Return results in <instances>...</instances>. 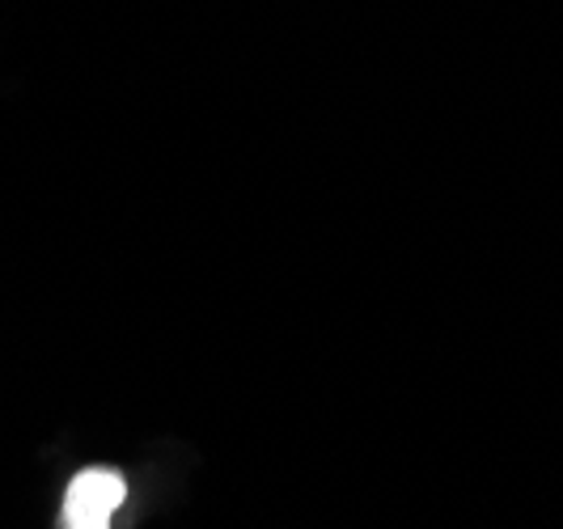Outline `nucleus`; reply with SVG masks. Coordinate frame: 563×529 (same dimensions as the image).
I'll use <instances>...</instances> for the list:
<instances>
[{
  "mask_svg": "<svg viewBox=\"0 0 563 529\" xmlns=\"http://www.w3.org/2000/svg\"><path fill=\"white\" fill-rule=\"evenodd\" d=\"M128 500V478L111 466H85L73 474L64 504H59V529H111V517Z\"/></svg>",
  "mask_w": 563,
  "mask_h": 529,
  "instance_id": "obj_1",
  "label": "nucleus"
}]
</instances>
